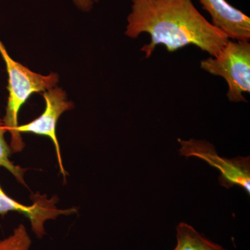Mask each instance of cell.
Instances as JSON below:
<instances>
[{
  "mask_svg": "<svg viewBox=\"0 0 250 250\" xmlns=\"http://www.w3.org/2000/svg\"><path fill=\"white\" fill-rule=\"evenodd\" d=\"M125 35L131 39L149 34L150 42L141 47L146 58L156 47L165 46L174 52L194 45L210 57L218 55L229 40L195 7L192 0H131Z\"/></svg>",
  "mask_w": 250,
  "mask_h": 250,
  "instance_id": "cell-1",
  "label": "cell"
},
{
  "mask_svg": "<svg viewBox=\"0 0 250 250\" xmlns=\"http://www.w3.org/2000/svg\"><path fill=\"white\" fill-rule=\"evenodd\" d=\"M0 54L6 63L9 75V98L3 124L6 132L11 134L9 146L11 152H21L24 149V143L17 131L20 110L32 94L54 88L58 83L59 77L54 72L46 76L36 73L16 62L10 57L1 41Z\"/></svg>",
  "mask_w": 250,
  "mask_h": 250,
  "instance_id": "cell-2",
  "label": "cell"
},
{
  "mask_svg": "<svg viewBox=\"0 0 250 250\" xmlns=\"http://www.w3.org/2000/svg\"><path fill=\"white\" fill-rule=\"evenodd\" d=\"M202 70L223 77L228 85L227 96L233 103H247L245 93H250V43L230 41L218 55L200 62Z\"/></svg>",
  "mask_w": 250,
  "mask_h": 250,
  "instance_id": "cell-3",
  "label": "cell"
},
{
  "mask_svg": "<svg viewBox=\"0 0 250 250\" xmlns=\"http://www.w3.org/2000/svg\"><path fill=\"white\" fill-rule=\"evenodd\" d=\"M182 155L197 156L218 169L220 172L219 182L221 186L230 188L233 186H239L250 194V156L225 159L218 155L215 147L206 141L190 139L183 141L178 139Z\"/></svg>",
  "mask_w": 250,
  "mask_h": 250,
  "instance_id": "cell-4",
  "label": "cell"
},
{
  "mask_svg": "<svg viewBox=\"0 0 250 250\" xmlns=\"http://www.w3.org/2000/svg\"><path fill=\"white\" fill-rule=\"evenodd\" d=\"M45 101V108L43 113L34 121L26 125L18 126L17 131L21 133H31L49 137L54 143L61 172L65 177V169L62 165L60 146L57 136V123L64 112L71 110L74 104L67 101L65 92L59 88H53L46 90L42 94Z\"/></svg>",
  "mask_w": 250,
  "mask_h": 250,
  "instance_id": "cell-5",
  "label": "cell"
},
{
  "mask_svg": "<svg viewBox=\"0 0 250 250\" xmlns=\"http://www.w3.org/2000/svg\"><path fill=\"white\" fill-rule=\"evenodd\" d=\"M34 198L32 205H23L8 196L0 187V215L10 211L25 215L30 221L32 231L38 238H41L45 235L44 224L46 221L55 219L59 215H70L77 211L75 208L59 209L55 205L57 200H48L46 195H34Z\"/></svg>",
  "mask_w": 250,
  "mask_h": 250,
  "instance_id": "cell-6",
  "label": "cell"
},
{
  "mask_svg": "<svg viewBox=\"0 0 250 250\" xmlns=\"http://www.w3.org/2000/svg\"><path fill=\"white\" fill-rule=\"evenodd\" d=\"M202 9L209 14L211 24L229 39L250 41V18L229 4L226 0H198Z\"/></svg>",
  "mask_w": 250,
  "mask_h": 250,
  "instance_id": "cell-7",
  "label": "cell"
},
{
  "mask_svg": "<svg viewBox=\"0 0 250 250\" xmlns=\"http://www.w3.org/2000/svg\"><path fill=\"white\" fill-rule=\"evenodd\" d=\"M176 229L177 243L174 250H227L206 238L187 223H179Z\"/></svg>",
  "mask_w": 250,
  "mask_h": 250,
  "instance_id": "cell-8",
  "label": "cell"
},
{
  "mask_svg": "<svg viewBox=\"0 0 250 250\" xmlns=\"http://www.w3.org/2000/svg\"><path fill=\"white\" fill-rule=\"evenodd\" d=\"M6 132L3 122L0 120V167H4L9 171L14 176L15 178L17 179L18 182L25 185L24 175L26 169L15 165L14 163L10 160L11 149L5 140L4 134Z\"/></svg>",
  "mask_w": 250,
  "mask_h": 250,
  "instance_id": "cell-9",
  "label": "cell"
},
{
  "mask_svg": "<svg viewBox=\"0 0 250 250\" xmlns=\"http://www.w3.org/2000/svg\"><path fill=\"white\" fill-rule=\"evenodd\" d=\"M31 237L22 224L18 225L7 238L0 241V250H30Z\"/></svg>",
  "mask_w": 250,
  "mask_h": 250,
  "instance_id": "cell-10",
  "label": "cell"
},
{
  "mask_svg": "<svg viewBox=\"0 0 250 250\" xmlns=\"http://www.w3.org/2000/svg\"><path fill=\"white\" fill-rule=\"evenodd\" d=\"M79 9L83 11H90L93 7L94 3L98 2L99 0H72Z\"/></svg>",
  "mask_w": 250,
  "mask_h": 250,
  "instance_id": "cell-11",
  "label": "cell"
}]
</instances>
